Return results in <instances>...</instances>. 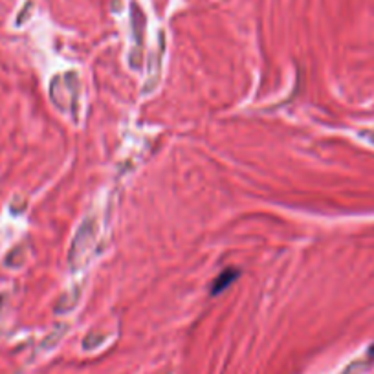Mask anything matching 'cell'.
Returning a JSON list of instances; mask_svg holds the SVG:
<instances>
[{
	"label": "cell",
	"instance_id": "cell-1",
	"mask_svg": "<svg viewBox=\"0 0 374 374\" xmlns=\"http://www.w3.org/2000/svg\"><path fill=\"white\" fill-rule=\"evenodd\" d=\"M237 275H235V272H224L220 275V279H218V282H215V285H213V294H218V292H222L224 290V287H226L227 282L230 281H233V279H235Z\"/></svg>",
	"mask_w": 374,
	"mask_h": 374
}]
</instances>
